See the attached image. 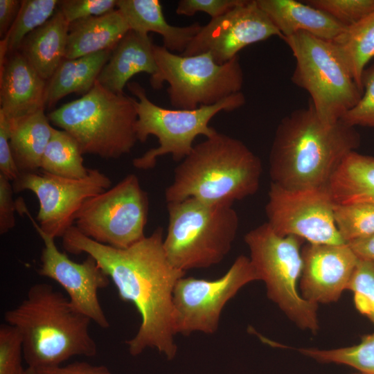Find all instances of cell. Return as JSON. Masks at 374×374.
<instances>
[{"mask_svg":"<svg viewBox=\"0 0 374 374\" xmlns=\"http://www.w3.org/2000/svg\"><path fill=\"white\" fill-rule=\"evenodd\" d=\"M62 238L64 250L93 257L107 274L121 300L131 302L140 314L141 323L136 335L126 341L132 356L146 348H155L168 360L175 358L173 291L186 272L175 267L163 248V231L153 233L127 249L98 243L73 225Z\"/></svg>","mask_w":374,"mask_h":374,"instance_id":"cell-1","label":"cell"},{"mask_svg":"<svg viewBox=\"0 0 374 374\" xmlns=\"http://www.w3.org/2000/svg\"><path fill=\"white\" fill-rule=\"evenodd\" d=\"M360 144L355 127L323 121L309 103L281 119L269 157L271 183L288 190L326 188L334 172Z\"/></svg>","mask_w":374,"mask_h":374,"instance_id":"cell-2","label":"cell"},{"mask_svg":"<svg viewBox=\"0 0 374 374\" xmlns=\"http://www.w3.org/2000/svg\"><path fill=\"white\" fill-rule=\"evenodd\" d=\"M4 319L21 336L27 367L57 366L74 356L97 355L91 319L50 284L32 285L26 299L5 312Z\"/></svg>","mask_w":374,"mask_h":374,"instance_id":"cell-3","label":"cell"},{"mask_svg":"<svg viewBox=\"0 0 374 374\" xmlns=\"http://www.w3.org/2000/svg\"><path fill=\"white\" fill-rule=\"evenodd\" d=\"M262 172L260 159L242 141L217 132L194 145L175 168L165 199L233 205L258 191Z\"/></svg>","mask_w":374,"mask_h":374,"instance_id":"cell-4","label":"cell"},{"mask_svg":"<svg viewBox=\"0 0 374 374\" xmlns=\"http://www.w3.org/2000/svg\"><path fill=\"white\" fill-rule=\"evenodd\" d=\"M47 116L76 141L82 154L116 159L130 153L138 141L134 98L111 92L98 81L88 93Z\"/></svg>","mask_w":374,"mask_h":374,"instance_id":"cell-5","label":"cell"},{"mask_svg":"<svg viewBox=\"0 0 374 374\" xmlns=\"http://www.w3.org/2000/svg\"><path fill=\"white\" fill-rule=\"evenodd\" d=\"M168 224L163 248L170 263L186 272L220 262L230 251L239 227L231 204L194 198L167 203Z\"/></svg>","mask_w":374,"mask_h":374,"instance_id":"cell-6","label":"cell"},{"mask_svg":"<svg viewBox=\"0 0 374 374\" xmlns=\"http://www.w3.org/2000/svg\"><path fill=\"white\" fill-rule=\"evenodd\" d=\"M134 99L137 112V140L144 143L150 135L155 136L159 146L152 148L132 161L140 170L153 168L158 157L171 154L174 161H181L192 151L193 142L199 135L211 137L217 132L209 126L211 120L222 111L235 110L245 103L243 93L238 92L213 105L193 109H168L150 100L145 89L136 82L127 83Z\"/></svg>","mask_w":374,"mask_h":374,"instance_id":"cell-7","label":"cell"},{"mask_svg":"<svg viewBox=\"0 0 374 374\" xmlns=\"http://www.w3.org/2000/svg\"><path fill=\"white\" fill-rule=\"evenodd\" d=\"M283 40L296 60L292 82L309 93L310 103L323 121L341 120L359 101L363 91L335 44L303 32Z\"/></svg>","mask_w":374,"mask_h":374,"instance_id":"cell-8","label":"cell"},{"mask_svg":"<svg viewBox=\"0 0 374 374\" xmlns=\"http://www.w3.org/2000/svg\"><path fill=\"white\" fill-rule=\"evenodd\" d=\"M244 242L259 280L265 283L269 299L298 327L315 333L319 329L318 305L304 299L297 290L304 240L280 235L265 222L247 232Z\"/></svg>","mask_w":374,"mask_h":374,"instance_id":"cell-9","label":"cell"},{"mask_svg":"<svg viewBox=\"0 0 374 374\" xmlns=\"http://www.w3.org/2000/svg\"><path fill=\"white\" fill-rule=\"evenodd\" d=\"M153 52L158 70L150 76V85L159 89L167 82L169 101L175 109L213 105L241 92L244 74L238 55L220 64L209 53L184 56L156 44Z\"/></svg>","mask_w":374,"mask_h":374,"instance_id":"cell-10","label":"cell"},{"mask_svg":"<svg viewBox=\"0 0 374 374\" xmlns=\"http://www.w3.org/2000/svg\"><path fill=\"white\" fill-rule=\"evenodd\" d=\"M149 199L138 177L129 174L114 186L87 199L75 217L77 229L91 240L127 249L143 239Z\"/></svg>","mask_w":374,"mask_h":374,"instance_id":"cell-11","label":"cell"},{"mask_svg":"<svg viewBox=\"0 0 374 374\" xmlns=\"http://www.w3.org/2000/svg\"><path fill=\"white\" fill-rule=\"evenodd\" d=\"M259 280L250 258L240 255L215 280L183 276L173 291L175 334L215 333L226 303L245 285Z\"/></svg>","mask_w":374,"mask_h":374,"instance_id":"cell-12","label":"cell"},{"mask_svg":"<svg viewBox=\"0 0 374 374\" xmlns=\"http://www.w3.org/2000/svg\"><path fill=\"white\" fill-rule=\"evenodd\" d=\"M335 202L326 188L288 190L271 183L266 222L277 234L311 244H343L334 216Z\"/></svg>","mask_w":374,"mask_h":374,"instance_id":"cell-13","label":"cell"},{"mask_svg":"<svg viewBox=\"0 0 374 374\" xmlns=\"http://www.w3.org/2000/svg\"><path fill=\"white\" fill-rule=\"evenodd\" d=\"M14 193L30 190L39 201L36 222L48 235L62 238L73 226L82 204L111 188V179L97 169L82 179H69L44 171L20 173L12 181Z\"/></svg>","mask_w":374,"mask_h":374,"instance_id":"cell-14","label":"cell"},{"mask_svg":"<svg viewBox=\"0 0 374 374\" xmlns=\"http://www.w3.org/2000/svg\"><path fill=\"white\" fill-rule=\"evenodd\" d=\"M16 211L26 214L44 242L37 273L59 283L66 291L73 308L102 328L109 322L98 299L99 290L106 288L110 278L97 261L87 255L82 262H75L57 248L55 239L46 234L33 219L24 202H15Z\"/></svg>","mask_w":374,"mask_h":374,"instance_id":"cell-15","label":"cell"},{"mask_svg":"<svg viewBox=\"0 0 374 374\" xmlns=\"http://www.w3.org/2000/svg\"><path fill=\"white\" fill-rule=\"evenodd\" d=\"M283 36L257 0H243L223 15L211 19L193 37L180 55L191 56L209 53L224 64L249 45L269 37Z\"/></svg>","mask_w":374,"mask_h":374,"instance_id":"cell-16","label":"cell"},{"mask_svg":"<svg viewBox=\"0 0 374 374\" xmlns=\"http://www.w3.org/2000/svg\"><path fill=\"white\" fill-rule=\"evenodd\" d=\"M301 295L315 304L337 301L347 290L358 257L346 243H307L302 247Z\"/></svg>","mask_w":374,"mask_h":374,"instance_id":"cell-17","label":"cell"},{"mask_svg":"<svg viewBox=\"0 0 374 374\" xmlns=\"http://www.w3.org/2000/svg\"><path fill=\"white\" fill-rule=\"evenodd\" d=\"M46 80L16 51L0 64V112L8 120L44 109Z\"/></svg>","mask_w":374,"mask_h":374,"instance_id":"cell-18","label":"cell"},{"mask_svg":"<svg viewBox=\"0 0 374 374\" xmlns=\"http://www.w3.org/2000/svg\"><path fill=\"white\" fill-rule=\"evenodd\" d=\"M153 46L149 35L130 30L112 50L97 81L108 91L123 94L125 86L134 75L143 72L154 75L158 68Z\"/></svg>","mask_w":374,"mask_h":374,"instance_id":"cell-19","label":"cell"},{"mask_svg":"<svg viewBox=\"0 0 374 374\" xmlns=\"http://www.w3.org/2000/svg\"><path fill=\"white\" fill-rule=\"evenodd\" d=\"M285 37L303 32L316 37L333 41L346 26L328 14L306 2L295 0H257Z\"/></svg>","mask_w":374,"mask_h":374,"instance_id":"cell-20","label":"cell"},{"mask_svg":"<svg viewBox=\"0 0 374 374\" xmlns=\"http://www.w3.org/2000/svg\"><path fill=\"white\" fill-rule=\"evenodd\" d=\"M116 8L130 30L143 35L159 34L163 46L172 53L181 54L202 27L199 22L186 26L168 24L159 0H116Z\"/></svg>","mask_w":374,"mask_h":374,"instance_id":"cell-21","label":"cell"},{"mask_svg":"<svg viewBox=\"0 0 374 374\" xmlns=\"http://www.w3.org/2000/svg\"><path fill=\"white\" fill-rule=\"evenodd\" d=\"M130 30L117 8L100 16L76 20L69 24L65 59L112 51Z\"/></svg>","mask_w":374,"mask_h":374,"instance_id":"cell-22","label":"cell"},{"mask_svg":"<svg viewBox=\"0 0 374 374\" xmlns=\"http://www.w3.org/2000/svg\"><path fill=\"white\" fill-rule=\"evenodd\" d=\"M69 27L57 8L46 23L24 38L18 51L46 81L65 59Z\"/></svg>","mask_w":374,"mask_h":374,"instance_id":"cell-23","label":"cell"},{"mask_svg":"<svg viewBox=\"0 0 374 374\" xmlns=\"http://www.w3.org/2000/svg\"><path fill=\"white\" fill-rule=\"evenodd\" d=\"M9 122L10 145L19 171L39 172L43 154L55 129L44 109Z\"/></svg>","mask_w":374,"mask_h":374,"instance_id":"cell-24","label":"cell"},{"mask_svg":"<svg viewBox=\"0 0 374 374\" xmlns=\"http://www.w3.org/2000/svg\"><path fill=\"white\" fill-rule=\"evenodd\" d=\"M112 51H103L75 59H64L46 81L44 105L51 107L68 94L82 96L94 86Z\"/></svg>","mask_w":374,"mask_h":374,"instance_id":"cell-25","label":"cell"},{"mask_svg":"<svg viewBox=\"0 0 374 374\" xmlns=\"http://www.w3.org/2000/svg\"><path fill=\"white\" fill-rule=\"evenodd\" d=\"M327 188L335 204L374 203V157L352 151L342 160Z\"/></svg>","mask_w":374,"mask_h":374,"instance_id":"cell-26","label":"cell"},{"mask_svg":"<svg viewBox=\"0 0 374 374\" xmlns=\"http://www.w3.org/2000/svg\"><path fill=\"white\" fill-rule=\"evenodd\" d=\"M333 43L363 91L362 77L367 64L374 58V11L347 26Z\"/></svg>","mask_w":374,"mask_h":374,"instance_id":"cell-27","label":"cell"},{"mask_svg":"<svg viewBox=\"0 0 374 374\" xmlns=\"http://www.w3.org/2000/svg\"><path fill=\"white\" fill-rule=\"evenodd\" d=\"M89 170L83 164L76 141L66 131L55 128L43 154L40 170L65 178L82 179Z\"/></svg>","mask_w":374,"mask_h":374,"instance_id":"cell-28","label":"cell"},{"mask_svg":"<svg viewBox=\"0 0 374 374\" xmlns=\"http://www.w3.org/2000/svg\"><path fill=\"white\" fill-rule=\"evenodd\" d=\"M60 1L22 0L12 26L0 41V64L18 51L24 38L46 23L55 12Z\"/></svg>","mask_w":374,"mask_h":374,"instance_id":"cell-29","label":"cell"},{"mask_svg":"<svg viewBox=\"0 0 374 374\" xmlns=\"http://www.w3.org/2000/svg\"><path fill=\"white\" fill-rule=\"evenodd\" d=\"M298 351L319 362L344 364L361 373L374 374V332L352 346L330 350L301 348Z\"/></svg>","mask_w":374,"mask_h":374,"instance_id":"cell-30","label":"cell"},{"mask_svg":"<svg viewBox=\"0 0 374 374\" xmlns=\"http://www.w3.org/2000/svg\"><path fill=\"white\" fill-rule=\"evenodd\" d=\"M334 216L337 229L346 243L374 235V203L335 204Z\"/></svg>","mask_w":374,"mask_h":374,"instance_id":"cell-31","label":"cell"},{"mask_svg":"<svg viewBox=\"0 0 374 374\" xmlns=\"http://www.w3.org/2000/svg\"><path fill=\"white\" fill-rule=\"evenodd\" d=\"M347 290L357 311L374 324V262L359 258Z\"/></svg>","mask_w":374,"mask_h":374,"instance_id":"cell-32","label":"cell"},{"mask_svg":"<svg viewBox=\"0 0 374 374\" xmlns=\"http://www.w3.org/2000/svg\"><path fill=\"white\" fill-rule=\"evenodd\" d=\"M305 2L325 12L346 27L374 11V0H308Z\"/></svg>","mask_w":374,"mask_h":374,"instance_id":"cell-33","label":"cell"},{"mask_svg":"<svg viewBox=\"0 0 374 374\" xmlns=\"http://www.w3.org/2000/svg\"><path fill=\"white\" fill-rule=\"evenodd\" d=\"M22 338L17 329L8 323L0 326V374H26L22 365Z\"/></svg>","mask_w":374,"mask_h":374,"instance_id":"cell-34","label":"cell"},{"mask_svg":"<svg viewBox=\"0 0 374 374\" xmlns=\"http://www.w3.org/2000/svg\"><path fill=\"white\" fill-rule=\"evenodd\" d=\"M362 88L360 99L344 115L341 121L353 127H374V63L364 72Z\"/></svg>","mask_w":374,"mask_h":374,"instance_id":"cell-35","label":"cell"},{"mask_svg":"<svg viewBox=\"0 0 374 374\" xmlns=\"http://www.w3.org/2000/svg\"><path fill=\"white\" fill-rule=\"evenodd\" d=\"M57 8L71 24L113 11L116 9V0H64L60 1Z\"/></svg>","mask_w":374,"mask_h":374,"instance_id":"cell-36","label":"cell"},{"mask_svg":"<svg viewBox=\"0 0 374 374\" xmlns=\"http://www.w3.org/2000/svg\"><path fill=\"white\" fill-rule=\"evenodd\" d=\"M243 0H181L177 3L176 13L179 15L193 16L197 12L209 15L211 19L219 17Z\"/></svg>","mask_w":374,"mask_h":374,"instance_id":"cell-37","label":"cell"},{"mask_svg":"<svg viewBox=\"0 0 374 374\" xmlns=\"http://www.w3.org/2000/svg\"><path fill=\"white\" fill-rule=\"evenodd\" d=\"M9 140L10 122L0 112V174L12 181L20 172L13 159Z\"/></svg>","mask_w":374,"mask_h":374,"instance_id":"cell-38","label":"cell"},{"mask_svg":"<svg viewBox=\"0 0 374 374\" xmlns=\"http://www.w3.org/2000/svg\"><path fill=\"white\" fill-rule=\"evenodd\" d=\"M26 374H112L104 365L75 362L65 366L27 367Z\"/></svg>","mask_w":374,"mask_h":374,"instance_id":"cell-39","label":"cell"},{"mask_svg":"<svg viewBox=\"0 0 374 374\" xmlns=\"http://www.w3.org/2000/svg\"><path fill=\"white\" fill-rule=\"evenodd\" d=\"M10 180L0 174V233L4 234L15 226V202Z\"/></svg>","mask_w":374,"mask_h":374,"instance_id":"cell-40","label":"cell"},{"mask_svg":"<svg viewBox=\"0 0 374 374\" xmlns=\"http://www.w3.org/2000/svg\"><path fill=\"white\" fill-rule=\"evenodd\" d=\"M21 1L0 0V37L3 39L15 21Z\"/></svg>","mask_w":374,"mask_h":374,"instance_id":"cell-41","label":"cell"},{"mask_svg":"<svg viewBox=\"0 0 374 374\" xmlns=\"http://www.w3.org/2000/svg\"><path fill=\"white\" fill-rule=\"evenodd\" d=\"M347 244L359 258L374 262V235L354 240Z\"/></svg>","mask_w":374,"mask_h":374,"instance_id":"cell-42","label":"cell"},{"mask_svg":"<svg viewBox=\"0 0 374 374\" xmlns=\"http://www.w3.org/2000/svg\"><path fill=\"white\" fill-rule=\"evenodd\" d=\"M353 374H366V373L359 372V373H353Z\"/></svg>","mask_w":374,"mask_h":374,"instance_id":"cell-43","label":"cell"}]
</instances>
